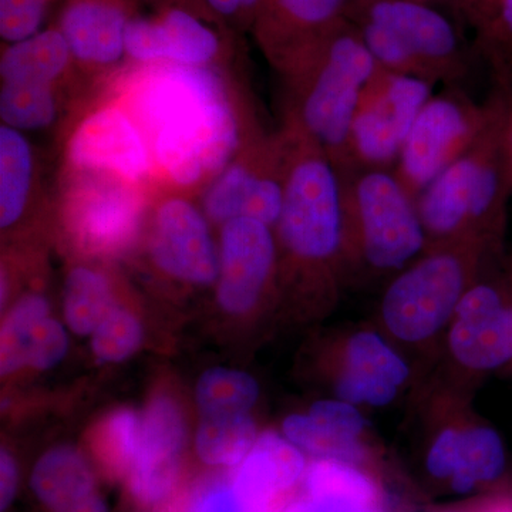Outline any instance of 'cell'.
I'll return each instance as SVG.
<instances>
[{"label":"cell","instance_id":"6da1fadb","mask_svg":"<svg viewBox=\"0 0 512 512\" xmlns=\"http://www.w3.org/2000/svg\"><path fill=\"white\" fill-rule=\"evenodd\" d=\"M111 80L143 128L161 192L200 197L264 130L237 69L126 64Z\"/></svg>","mask_w":512,"mask_h":512},{"label":"cell","instance_id":"7a4b0ae2","mask_svg":"<svg viewBox=\"0 0 512 512\" xmlns=\"http://www.w3.org/2000/svg\"><path fill=\"white\" fill-rule=\"evenodd\" d=\"M493 79L498 99L483 133L417 198L427 248L458 241L488 248L503 232L512 194L505 143L512 72L494 70Z\"/></svg>","mask_w":512,"mask_h":512},{"label":"cell","instance_id":"3957f363","mask_svg":"<svg viewBox=\"0 0 512 512\" xmlns=\"http://www.w3.org/2000/svg\"><path fill=\"white\" fill-rule=\"evenodd\" d=\"M380 66L348 20L282 76V123L302 131L338 173L353 170L350 130L363 90Z\"/></svg>","mask_w":512,"mask_h":512},{"label":"cell","instance_id":"277c9868","mask_svg":"<svg viewBox=\"0 0 512 512\" xmlns=\"http://www.w3.org/2000/svg\"><path fill=\"white\" fill-rule=\"evenodd\" d=\"M286 140L284 207L274 232L296 274L329 282L343 264L340 181L335 165L302 131L282 123Z\"/></svg>","mask_w":512,"mask_h":512},{"label":"cell","instance_id":"5b68a950","mask_svg":"<svg viewBox=\"0 0 512 512\" xmlns=\"http://www.w3.org/2000/svg\"><path fill=\"white\" fill-rule=\"evenodd\" d=\"M338 174L343 262L377 274L399 272L427 249L416 200L393 171L355 168Z\"/></svg>","mask_w":512,"mask_h":512},{"label":"cell","instance_id":"8992f818","mask_svg":"<svg viewBox=\"0 0 512 512\" xmlns=\"http://www.w3.org/2000/svg\"><path fill=\"white\" fill-rule=\"evenodd\" d=\"M55 224L73 254L110 262L136 251L160 192L117 175L57 170Z\"/></svg>","mask_w":512,"mask_h":512},{"label":"cell","instance_id":"52a82bcc","mask_svg":"<svg viewBox=\"0 0 512 512\" xmlns=\"http://www.w3.org/2000/svg\"><path fill=\"white\" fill-rule=\"evenodd\" d=\"M426 251L423 258L402 269L384 292V326L402 342L433 338L454 318L487 248L477 242L458 241Z\"/></svg>","mask_w":512,"mask_h":512},{"label":"cell","instance_id":"ba28073f","mask_svg":"<svg viewBox=\"0 0 512 512\" xmlns=\"http://www.w3.org/2000/svg\"><path fill=\"white\" fill-rule=\"evenodd\" d=\"M59 144V170L117 175L161 192L143 128L113 80L74 111Z\"/></svg>","mask_w":512,"mask_h":512},{"label":"cell","instance_id":"9c48e42d","mask_svg":"<svg viewBox=\"0 0 512 512\" xmlns=\"http://www.w3.org/2000/svg\"><path fill=\"white\" fill-rule=\"evenodd\" d=\"M498 86L484 103L458 87L431 96L414 121L393 173L417 201L421 192L476 143L493 116Z\"/></svg>","mask_w":512,"mask_h":512},{"label":"cell","instance_id":"30bf717a","mask_svg":"<svg viewBox=\"0 0 512 512\" xmlns=\"http://www.w3.org/2000/svg\"><path fill=\"white\" fill-rule=\"evenodd\" d=\"M239 37L187 6H150L148 12L141 9L128 26L126 64L235 69Z\"/></svg>","mask_w":512,"mask_h":512},{"label":"cell","instance_id":"8fae6325","mask_svg":"<svg viewBox=\"0 0 512 512\" xmlns=\"http://www.w3.org/2000/svg\"><path fill=\"white\" fill-rule=\"evenodd\" d=\"M285 177L284 131L261 130L239 148L197 200L215 228L235 218L275 228L284 207Z\"/></svg>","mask_w":512,"mask_h":512},{"label":"cell","instance_id":"7c38bea8","mask_svg":"<svg viewBox=\"0 0 512 512\" xmlns=\"http://www.w3.org/2000/svg\"><path fill=\"white\" fill-rule=\"evenodd\" d=\"M197 198L160 192L154 198L138 245L154 271L177 284L208 288L217 284L220 249Z\"/></svg>","mask_w":512,"mask_h":512},{"label":"cell","instance_id":"4fadbf2b","mask_svg":"<svg viewBox=\"0 0 512 512\" xmlns=\"http://www.w3.org/2000/svg\"><path fill=\"white\" fill-rule=\"evenodd\" d=\"M433 87L426 80L380 67L363 90L350 130L353 170H390L396 165L414 121L433 96Z\"/></svg>","mask_w":512,"mask_h":512},{"label":"cell","instance_id":"5bb4252c","mask_svg":"<svg viewBox=\"0 0 512 512\" xmlns=\"http://www.w3.org/2000/svg\"><path fill=\"white\" fill-rule=\"evenodd\" d=\"M348 18L370 20L389 30L423 66L434 83L463 82L470 62L463 39L446 15L414 0H352Z\"/></svg>","mask_w":512,"mask_h":512},{"label":"cell","instance_id":"9a60e30c","mask_svg":"<svg viewBox=\"0 0 512 512\" xmlns=\"http://www.w3.org/2000/svg\"><path fill=\"white\" fill-rule=\"evenodd\" d=\"M140 0H62L52 22L72 50L77 69L103 87L126 66V37Z\"/></svg>","mask_w":512,"mask_h":512},{"label":"cell","instance_id":"2e32d148","mask_svg":"<svg viewBox=\"0 0 512 512\" xmlns=\"http://www.w3.org/2000/svg\"><path fill=\"white\" fill-rule=\"evenodd\" d=\"M218 249V305L231 315H245L261 302L278 274L274 228L249 218H235L218 228Z\"/></svg>","mask_w":512,"mask_h":512},{"label":"cell","instance_id":"e0dca14e","mask_svg":"<svg viewBox=\"0 0 512 512\" xmlns=\"http://www.w3.org/2000/svg\"><path fill=\"white\" fill-rule=\"evenodd\" d=\"M350 3L352 0H262L251 35L282 77L348 20Z\"/></svg>","mask_w":512,"mask_h":512},{"label":"cell","instance_id":"ac0fdd59","mask_svg":"<svg viewBox=\"0 0 512 512\" xmlns=\"http://www.w3.org/2000/svg\"><path fill=\"white\" fill-rule=\"evenodd\" d=\"M187 441L183 410L173 397L158 394L140 417V437L126 474L128 490L144 505L164 501L177 484L180 458Z\"/></svg>","mask_w":512,"mask_h":512},{"label":"cell","instance_id":"d6986e66","mask_svg":"<svg viewBox=\"0 0 512 512\" xmlns=\"http://www.w3.org/2000/svg\"><path fill=\"white\" fill-rule=\"evenodd\" d=\"M56 183L28 134L0 126V228L3 235L25 232L46 218L55 221Z\"/></svg>","mask_w":512,"mask_h":512},{"label":"cell","instance_id":"ffe728a7","mask_svg":"<svg viewBox=\"0 0 512 512\" xmlns=\"http://www.w3.org/2000/svg\"><path fill=\"white\" fill-rule=\"evenodd\" d=\"M448 335L451 355L477 372L512 360V306L493 285L477 284L461 296Z\"/></svg>","mask_w":512,"mask_h":512},{"label":"cell","instance_id":"44dd1931","mask_svg":"<svg viewBox=\"0 0 512 512\" xmlns=\"http://www.w3.org/2000/svg\"><path fill=\"white\" fill-rule=\"evenodd\" d=\"M409 367L389 343L375 332L350 336L343 349L336 394L343 402L383 407L396 399L409 379Z\"/></svg>","mask_w":512,"mask_h":512},{"label":"cell","instance_id":"7402d4cb","mask_svg":"<svg viewBox=\"0 0 512 512\" xmlns=\"http://www.w3.org/2000/svg\"><path fill=\"white\" fill-rule=\"evenodd\" d=\"M0 82L59 87L86 99L101 89L84 79L72 50L52 20L35 35L18 42L2 43Z\"/></svg>","mask_w":512,"mask_h":512},{"label":"cell","instance_id":"603a6c76","mask_svg":"<svg viewBox=\"0 0 512 512\" xmlns=\"http://www.w3.org/2000/svg\"><path fill=\"white\" fill-rule=\"evenodd\" d=\"M366 420L355 404L320 400L308 414H292L284 421V436L303 453L360 463L365 457L362 436Z\"/></svg>","mask_w":512,"mask_h":512},{"label":"cell","instance_id":"cb8c5ba5","mask_svg":"<svg viewBox=\"0 0 512 512\" xmlns=\"http://www.w3.org/2000/svg\"><path fill=\"white\" fill-rule=\"evenodd\" d=\"M305 468L301 448L281 434L266 431L239 464L231 483L256 510L272 512L275 498L298 483L305 474Z\"/></svg>","mask_w":512,"mask_h":512},{"label":"cell","instance_id":"d4e9b609","mask_svg":"<svg viewBox=\"0 0 512 512\" xmlns=\"http://www.w3.org/2000/svg\"><path fill=\"white\" fill-rule=\"evenodd\" d=\"M89 99L59 87L2 82L0 120L25 134L52 128L60 133L74 111Z\"/></svg>","mask_w":512,"mask_h":512},{"label":"cell","instance_id":"484cf974","mask_svg":"<svg viewBox=\"0 0 512 512\" xmlns=\"http://www.w3.org/2000/svg\"><path fill=\"white\" fill-rule=\"evenodd\" d=\"M97 262L80 259L64 278V319L76 335H93L116 305L113 278L109 269Z\"/></svg>","mask_w":512,"mask_h":512},{"label":"cell","instance_id":"4316f807","mask_svg":"<svg viewBox=\"0 0 512 512\" xmlns=\"http://www.w3.org/2000/svg\"><path fill=\"white\" fill-rule=\"evenodd\" d=\"M37 500L53 512L96 491L89 461L72 446H57L37 461L30 478Z\"/></svg>","mask_w":512,"mask_h":512},{"label":"cell","instance_id":"83f0119b","mask_svg":"<svg viewBox=\"0 0 512 512\" xmlns=\"http://www.w3.org/2000/svg\"><path fill=\"white\" fill-rule=\"evenodd\" d=\"M258 437L249 413L202 416L195 448L208 466L237 467L251 453Z\"/></svg>","mask_w":512,"mask_h":512},{"label":"cell","instance_id":"f1b7e54d","mask_svg":"<svg viewBox=\"0 0 512 512\" xmlns=\"http://www.w3.org/2000/svg\"><path fill=\"white\" fill-rule=\"evenodd\" d=\"M505 448L500 434L487 426L461 430L457 463L451 487L457 493H468L478 484L490 483L503 474Z\"/></svg>","mask_w":512,"mask_h":512},{"label":"cell","instance_id":"f546056e","mask_svg":"<svg viewBox=\"0 0 512 512\" xmlns=\"http://www.w3.org/2000/svg\"><path fill=\"white\" fill-rule=\"evenodd\" d=\"M305 485L315 503L379 505L375 481L346 461L318 458L306 471Z\"/></svg>","mask_w":512,"mask_h":512},{"label":"cell","instance_id":"4dcf8cb0","mask_svg":"<svg viewBox=\"0 0 512 512\" xmlns=\"http://www.w3.org/2000/svg\"><path fill=\"white\" fill-rule=\"evenodd\" d=\"M49 316V301L40 292L25 293L10 308L0 333V375L10 376L26 367V350L33 330Z\"/></svg>","mask_w":512,"mask_h":512},{"label":"cell","instance_id":"1f68e13d","mask_svg":"<svg viewBox=\"0 0 512 512\" xmlns=\"http://www.w3.org/2000/svg\"><path fill=\"white\" fill-rule=\"evenodd\" d=\"M195 394L202 416L249 413L258 402L259 386L248 373L214 367L198 380Z\"/></svg>","mask_w":512,"mask_h":512},{"label":"cell","instance_id":"d6a6232c","mask_svg":"<svg viewBox=\"0 0 512 512\" xmlns=\"http://www.w3.org/2000/svg\"><path fill=\"white\" fill-rule=\"evenodd\" d=\"M464 18L477 32V47L493 70L512 72V0H480Z\"/></svg>","mask_w":512,"mask_h":512},{"label":"cell","instance_id":"836d02e7","mask_svg":"<svg viewBox=\"0 0 512 512\" xmlns=\"http://www.w3.org/2000/svg\"><path fill=\"white\" fill-rule=\"evenodd\" d=\"M140 417L133 410L120 409L101 421L94 433L97 456L114 473L126 477L136 457Z\"/></svg>","mask_w":512,"mask_h":512},{"label":"cell","instance_id":"e575fe53","mask_svg":"<svg viewBox=\"0 0 512 512\" xmlns=\"http://www.w3.org/2000/svg\"><path fill=\"white\" fill-rule=\"evenodd\" d=\"M143 345V326L133 312L114 305L92 335L94 356L100 362L120 363Z\"/></svg>","mask_w":512,"mask_h":512},{"label":"cell","instance_id":"d590c367","mask_svg":"<svg viewBox=\"0 0 512 512\" xmlns=\"http://www.w3.org/2000/svg\"><path fill=\"white\" fill-rule=\"evenodd\" d=\"M62 0H0L2 43L18 42L49 25Z\"/></svg>","mask_w":512,"mask_h":512},{"label":"cell","instance_id":"8d00e7d4","mask_svg":"<svg viewBox=\"0 0 512 512\" xmlns=\"http://www.w3.org/2000/svg\"><path fill=\"white\" fill-rule=\"evenodd\" d=\"M69 346L66 330L57 320L46 318L33 330L26 350V367L52 369L63 359Z\"/></svg>","mask_w":512,"mask_h":512},{"label":"cell","instance_id":"74e56055","mask_svg":"<svg viewBox=\"0 0 512 512\" xmlns=\"http://www.w3.org/2000/svg\"><path fill=\"white\" fill-rule=\"evenodd\" d=\"M222 26L242 36L251 33L262 0H201Z\"/></svg>","mask_w":512,"mask_h":512},{"label":"cell","instance_id":"f35d334b","mask_svg":"<svg viewBox=\"0 0 512 512\" xmlns=\"http://www.w3.org/2000/svg\"><path fill=\"white\" fill-rule=\"evenodd\" d=\"M188 512H264L249 505L232 483H214L195 495Z\"/></svg>","mask_w":512,"mask_h":512},{"label":"cell","instance_id":"ab89813d","mask_svg":"<svg viewBox=\"0 0 512 512\" xmlns=\"http://www.w3.org/2000/svg\"><path fill=\"white\" fill-rule=\"evenodd\" d=\"M461 430L448 427L441 431L431 444L427 454V470L431 476L440 480H451L456 468L458 447H460Z\"/></svg>","mask_w":512,"mask_h":512},{"label":"cell","instance_id":"60d3db41","mask_svg":"<svg viewBox=\"0 0 512 512\" xmlns=\"http://www.w3.org/2000/svg\"><path fill=\"white\" fill-rule=\"evenodd\" d=\"M19 470L8 450L0 451V510L6 511L18 493Z\"/></svg>","mask_w":512,"mask_h":512},{"label":"cell","instance_id":"b9f144b4","mask_svg":"<svg viewBox=\"0 0 512 512\" xmlns=\"http://www.w3.org/2000/svg\"><path fill=\"white\" fill-rule=\"evenodd\" d=\"M56 512H109V508H107L106 501L100 497L99 493L94 491L82 500L66 505V507L60 508Z\"/></svg>","mask_w":512,"mask_h":512},{"label":"cell","instance_id":"7bdbcfd3","mask_svg":"<svg viewBox=\"0 0 512 512\" xmlns=\"http://www.w3.org/2000/svg\"><path fill=\"white\" fill-rule=\"evenodd\" d=\"M311 500V498H309ZM312 501V500H311ZM318 512H382L379 505L350 504V503H315Z\"/></svg>","mask_w":512,"mask_h":512},{"label":"cell","instance_id":"ee69618b","mask_svg":"<svg viewBox=\"0 0 512 512\" xmlns=\"http://www.w3.org/2000/svg\"><path fill=\"white\" fill-rule=\"evenodd\" d=\"M141 5L147 6H160V5H181L187 6V8L197 10V12L202 13V15L210 16V18L215 19L214 16L211 15L210 10L205 8L204 3L201 0H140ZM217 20V19H215ZM218 22V20H217Z\"/></svg>","mask_w":512,"mask_h":512},{"label":"cell","instance_id":"f6af8a7d","mask_svg":"<svg viewBox=\"0 0 512 512\" xmlns=\"http://www.w3.org/2000/svg\"><path fill=\"white\" fill-rule=\"evenodd\" d=\"M476 512H512V498L498 497L487 500L477 508Z\"/></svg>","mask_w":512,"mask_h":512},{"label":"cell","instance_id":"bcb514c9","mask_svg":"<svg viewBox=\"0 0 512 512\" xmlns=\"http://www.w3.org/2000/svg\"><path fill=\"white\" fill-rule=\"evenodd\" d=\"M279 512H318V510L309 498H305V500L293 501Z\"/></svg>","mask_w":512,"mask_h":512},{"label":"cell","instance_id":"7dc6e473","mask_svg":"<svg viewBox=\"0 0 512 512\" xmlns=\"http://www.w3.org/2000/svg\"><path fill=\"white\" fill-rule=\"evenodd\" d=\"M505 143H507L508 171H510V181L512 187V104L510 113H508L507 131H505Z\"/></svg>","mask_w":512,"mask_h":512},{"label":"cell","instance_id":"c3c4849f","mask_svg":"<svg viewBox=\"0 0 512 512\" xmlns=\"http://www.w3.org/2000/svg\"><path fill=\"white\" fill-rule=\"evenodd\" d=\"M478 2H480V0H461L460 8H458V10H460L461 15L464 16L468 12V10L473 8V6L476 5V3Z\"/></svg>","mask_w":512,"mask_h":512},{"label":"cell","instance_id":"681fc988","mask_svg":"<svg viewBox=\"0 0 512 512\" xmlns=\"http://www.w3.org/2000/svg\"><path fill=\"white\" fill-rule=\"evenodd\" d=\"M414 2L429 3V5H433V3H448V5H453L454 8L458 9L461 0H414Z\"/></svg>","mask_w":512,"mask_h":512}]
</instances>
